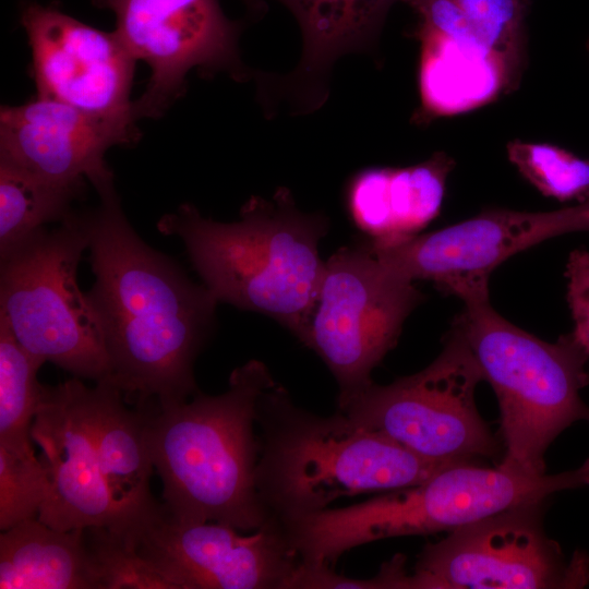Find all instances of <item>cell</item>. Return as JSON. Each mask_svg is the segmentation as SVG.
<instances>
[{
	"instance_id": "6da1fadb",
	"label": "cell",
	"mask_w": 589,
	"mask_h": 589,
	"mask_svg": "<svg viewBox=\"0 0 589 589\" xmlns=\"http://www.w3.org/2000/svg\"><path fill=\"white\" fill-rule=\"evenodd\" d=\"M86 292L110 365L108 378L135 406H167L199 392L194 362L213 334L219 303L133 229L113 178L94 185Z\"/></svg>"
},
{
	"instance_id": "7a4b0ae2",
	"label": "cell",
	"mask_w": 589,
	"mask_h": 589,
	"mask_svg": "<svg viewBox=\"0 0 589 589\" xmlns=\"http://www.w3.org/2000/svg\"><path fill=\"white\" fill-rule=\"evenodd\" d=\"M328 228L324 214L300 211L286 188L271 200L249 199L236 221L204 217L183 203L157 223L160 233L182 241L218 302L268 315L303 345L325 267L318 245Z\"/></svg>"
},
{
	"instance_id": "3957f363",
	"label": "cell",
	"mask_w": 589,
	"mask_h": 589,
	"mask_svg": "<svg viewBox=\"0 0 589 589\" xmlns=\"http://www.w3.org/2000/svg\"><path fill=\"white\" fill-rule=\"evenodd\" d=\"M275 383L263 362L250 360L231 372L219 395L199 390L176 404L145 405L147 447L169 517L241 531L272 519L255 485L260 443L254 425L259 399Z\"/></svg>"
},
{
	"instance_id": "277c9868",
	"label": "cell",
	"mask_w": 589,
	"mask_h": 589,
	"mask_svg": "<svg viewBox=\"0 0 589 589\" xmlns=\"http://www.w3.org/2000/svg\"><path fill=\"white\" fill-rule=\"evenodd\" d=\"M255 421V485L279 522L328 508L340 497L417 485L456 465L422 458L338 410H305L278 383L261 395Z\"/></svg>"
},
{
	"instance_id": "5b68a950",
	"label": "cell",
	"mask_w": 589,
	"mask_h": 589,
	"mask_svg": "<svg viewBox=\"0 0 589 589\" xmlns=\"http://www.w3.org/2000/svg\"><path fill=\"white\" fill-rule=\"evenodd\" d=\"M589 486V458L560 473L526 474L482 467L449 466L426 481L345 507H328L287 521L300 558L330 566L359 545L404 536L449 532L513 507L540 504L552 494Z\"/></svg>"
},
{
	"instance_id": "8992f818",
	"label": "cell",
	"mask_w": 589,
	"mask_h": 589,
	"mask_svg": "<svg viewBox=\"0 0 589 589\" xmlns=\"http://www.w3.org/2000/svg\"><path fill=\"white\" fill-rule=\"evenodd\" d=\"M464 337L497 398L505 454L500 466L545 473L544 455L573 423H589L580 390L589 356L573 333L544 341L501 316L490 300L467 303L452 325Z\"/></svg>"
},
{
	"instance_id": "52a82bcc",
	"label": "cell",
	"mask_w": 589,
	"mask_h": 589,
	"mask_svg": "<svg viewBox=\"0 0 589 589\" xmlns=\"http://www.w3.org/2000/svg\"><path fill=\"white\" fill-rule=\"evenodd\" d=\"M89 237V209H74L0 256V321L44 363L96 383L109 378L110 365L99 323L77 284Z\"/></svg>"
},
{
	"instance_id": "ba28073f",
	"label": "cell",
	"mask_w": 589,
	"mask_h": 589,
	"mask_svg": "<svg viewBox=\"0 0 589 589\" xmlns=\"http://www.w3.org/2000/svg\"><path fill=\"white\" fill-rule=\"evenodd\" d=\"M482 381L471 349L452 326L441 353L426 368L387 385L372 383L337 404V410L422 458L476 462L500 452L476 406V388Z\"/></svg>"
},
{
	"instance_id": "9c48e42d",
	"label": "cell",
	"mask_w": 589,
	"mask_h": 589,
	"mask_svg": "<svg viewBox=\"0 0 589 589\" xmlns=\"http://www.w3.org/2000/svg\"><path fill=\"white\" fill-rule=\"evenodd\" d=\"M422 300L414 283L388 271L365 242L340 248L325 261L304 346L335 377L337 404L373 383L372 371Z\"/></svg>"
},
{
	"instance_id": "30bf717a",
	"label": "cell",
	"mask_w": 589,
	"mask_h": 589,
	"mask_svg": "<svg viewBox=\"0 0 589 589\" xmlns=\"http://www.w3.org/2000/svg\"><path fill=\"white\" fill-rule=\"evenodd\" d=\"M543 503L513 507L460 526L418 556L421 589L582 588L589 556L566 558L544 532Z\"/></svg>"
},
{
	"instance_id": "8fae6325",
	"label": "cell",
	"mask_w": 589,
	"mask_h": 589,
	"mask_svg": "<svg viewBox=\"0 0 589 589\" xmlns=\"http://www.w3.org/2000/svg\"><path fill=\"white\" fill-rule=\"evenodd\" d=\"M116 17L115 33L151 76L133 101L135 119L160 118L185 93L192 69L236 81L252 74L241 59L242 23L228 19L219 0H92Z\"/></svg>"
},
{
	"instance_id": "7c38bea8",
	"label": "cell",
	"mask_w": 589,
	"mask_h": 589,
	"mask_svg": "<svg viewBox=\"0 0 589 589\" xmlns=\"http://www.w3.org/2000/svg\"><path fill=\"white\" fill-rule=\"evenodd\" d=\"M589 231V201L552 212L488 209L388 245L365 242L395 275L433 281L464 304L489 299V278L512 255L555 236Z\"/></svg>"
},
{
	"instance_id": "4fadbf2b",
	"label": "cell",
	"mask_w": 589,
	"mask_h": 589,
	"mask_svg": "<svg viewBox=\"0 0 589 589\" xmlns=\"http://www.w3.org/2000/svg\"><path fill=\"white\" fill-rule=\"evenodd\" d=\"M31 434L49 478L38 519L59 530L103 527L124 539L111 470L96 436L94 386L79 377L43 385Z\"/></svg>"
},
{
	"instance_id": "5bb4252c",
	"label": "cell",
	"mask_w": 589,
	"mask_h": 589,
	"mask_svg": "<svg viewBox=\"0 0 589 589\" xmlns=\"http://www.w3.org/2000/svg\"><path fill=\"white\" fill-rule=\"evenodd\" d=\"M37 96L139 131L131 100L136 60L115 32H104L55 5L21 12Z\"/></svg>"
},
{
	"instance_id": "9a60e30c",
	"label": "cell",
	"mask_w": 589,
	"mask_h": 589,
	"mask_svg": "<svg viewBox=\"0 0 589 589\" xmlns=\"http://www.w3.org/2000/svg\"><path fill=\"white\" fill-rule=\"evenodd\" d=\"M231 526L159 515L133 548L172 589H287L300 562L283 525L272 518L250 534Z\"/></svg>"
},
{
	"instance_id": "2e32d148",
	"label": "cell",
	"mask_w": 589,
	"mask_h": 589,
	"mask_svg": "<svg viewBox=\"0 0 589 589\" xmlns=\"http://www.w3.org/2000/svg\"><path fill=\"white\" fill-rule=\"evenodd\" d=\"M140 137V131L37 95L0 110V160L67 185H95L112 178L107 151L133 145Z\"/></svg>"
},
{
	"instance_id": "e0dca14e",
	"label": "cell",
	"mask_w": 589,
	"mask_h": 589,
	"mask_svg": "<svg viewBox=\"0 0 589 589\" xmlns=\"http://www.w3.org/2000/svg\"><path fill=\"white\" fill-rule=\"evenodd\" d=\"M297 20L302 55L297 68L276 83L260 77V92L290 98L299 113L312 112L328 97V75L344 55L371 51L396 0H277Z\"/></svg>"
},
{
	"instance_id": "ac0fdd59",
	"label": "cell",
	"mask_w": 589,
	"mask_h": 589,
	"mask_svg": "<svg viewBox=\"0 0 589 589\" xmlns=\"http://www.w3.org/2000/svg\"><path fill=\"white\" fill-rule=\"evenodd\" d=\"M454 160L436 153L405 168H370L347 189L353 224L374 245H388L419 235L440 213Z\"/></svg>"
},
{
	"instance_id": "d6986e66",
	"label": "cell",
	"mask_w": 589,
	"mask_h": 589,
	"mask_svg": "<svg viewBox=\"0 0 589 589\" xmlns=\"http://www.w3.org/2000/svg\"><path fill=\"white\" fill-rule=\"evenodd\" d=\"M420 119L473 109L510 91L503 64L483 45L417 29Z\"/></svg>"
},
{
	"instance_id": "ffe728a7",
	"label": "cell",
	"mask_w": 589,
	"mask_h": 589,
	"mask_svg": "<svg viewBox=\"0 0 589 589\" xmlns=\"http://www.w3.org/2000/svg\"><path fill=\"white\" fill-rule=\"evenodd\" d=\"M1 589H101L84 529L59 530L38 518L0 534Z\"/></svg>"
},
{
	"instance_id": "44dd1931",
	"label": "cell",
	"mask_w": 589,
	"mask_h": 589,
	"mask_svg": "<svg viewBox=\"0 0 589 589\" xmlns=\"http://www.w3.org/2000/svg\"><path fill=\"white\" fill-rule=\"evenodd\" d=\"M84 190L0 160V256L48 224L62 221Z\"/></svg>"
},
{
	"instance_id": "7402d4cb",
	"label": "cell",
	"mask_w": 589,
	"mask_h": 589,
	"mask_svg": "<svg viewBox=\"0 0 589 589\" xmlns=\"http://www.w3.org/2000/svg\"><path fill=\"white\" fill-rule=\"evenodd\" d=\"M43 364L0 321V446L19 455H35L31 431L43 389L37 380Z\"/></svg>"
},
{
	"instance_id": "603a6c76",
	"label": "cell",
	"mask_w": 589,
	"mask_h": 589,
	"mask_svg": "<svg viewBox=\"0 0 589 589\" xmlns=\"http://www.w3.org/2000/svg\"><path fill=\"white\" fill-rule=\"evenodd\" d=\"M510 163L543 195L561 202L589 201V159L560 146L514 140L506 145Z\"/></svg>"
},
{
	"instance_id": "cb8c5ba5",
	"label": "cell",
	"mask_w": 589,
	"mask_h": 589,
	"mask_svg": "<svg viewBox=\"0 0 589 589\" xmlns=\"http://www.w3.org/2000/svg\"><path fill=\"white\" fill-rule=\"evenodd\" d=\"M482 44L503 64L510 88L525 60L527 0H455Z\"/></svg>"
},
{
	"instance_id": "d4e9b609",
	"label": "cell",
	"mask_w": 589,
	"mask_h": 589,
	"mask_svg": "<svg viewBox=\"0 0 589 589\" xmlns=\"http://www.w3.org/2000/svg\"><path fill=\"white\" fill-rule=\"evenodd\" d=\"M84 536L101 589H172L147 560L106 528H85Z\"/></svg>"
},
{
	"instance_id": "484cf974",
	"label": "cell",
	"mask_w": 589,
	"mask_h": 589,
	"mask_svg": "<svg viewBox=\"0 0 589 589\" xmlns=\"http://www.w3.org/2000/svg\"><path fill=\"white\" fill-rule=\"evenodd\" d=\"M49 490L41 460L0 446V529L7 530L38 515Z\"/></svg>"
},
{
	"instance_id": "4316f807",
	"label": "cell",
	"mask_w": 589,
	"mask_h": 589,
	"mask_svg": "<svg viewBox=\"0 0 589 589\" xmlns=\"http://www.w3.org/2000/svg\"><path fill=\"white\" fill-rule=\"evenodd\" d=\"M406 557L396 554L380 572L365 579L336 574L330 566L300 561L287 589H420L414 574L405 568Z\"/></svg>"
},
{
	"instance_id": "83f0119b",
	"label": "cell",
	"mask_w": 589,
	"mask_h": 589,
	"mask_svg": "<svg viewBox=\"0 0 589 589\" xmlns=\"http://www.w3.org/2000/svg\"><path fill=\"white\" fill-rule=\"evenodd\" d=\"M567 302L574 322L572 332L589 356V251L574 250L567 260Z\"/></svg>"
},
{
	"instance_id": "f1b7e54d",
	"label": "cell",
	"mask_w": 589,
	"mask_h": 589,
	"mask_svg": "<svg viewBox=\"0 0 589 589\" xmlns=\"http://www.w3.org/2000/svg\"><path fill=\"white\" fill-rule=\"evenodd\" d=\"M247 7L248 13L255 17L261 19L267 11L265 0H242Z\"/></svg>"
},
{
	"instance_id": "f546056e",
	"label": "cell",
	"mask_w": 589,
	"mask_h": 589,
	"mask_svg": "<svg viewBox=\"0 0 589 589\" xmlns=\"http://www.w3.org/2000/svg\"><path fill=\"white\" fill-rule=\"evenodd\" d=\"M588 48H589V43H588Z\"/></svg>"
}]
</instances>
